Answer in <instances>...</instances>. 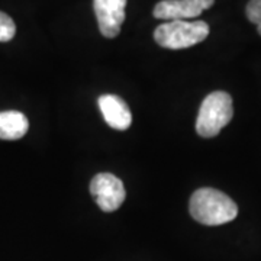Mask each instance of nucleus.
<instances>
[{
	"instance_id": "nucleus-1",
	"label": "nucleus",
	"mask_w": 261,
	"mask_h": 261,
	"mask_svg": "<svg viewBox=\"0 0 261 261\" xmlns=\"http://www.w3.org/2000/svg\"><path fill=\"white\" fill-rule=\"evenodd\" d=\"M189 209L193 219L207 226L228 224L238 215V206L232 199L211 187L196 190L190 197Z\"/></svg>"
},
{
	"instance_id": "nucleus-2",
	"label": "nucleus",
	"mask_w": 261,
	"mask_h": 261,
	"mask_svg": "<svg viewBox=\"0 0 261 261\" xmlns=\"http://www.w3.org/2000/svg\"><path fill=\"white\" fill-rule=\"evenodd\" d=\"M209 25L203 20H168L154 31V39L160 47L185 49L205 41Z\"/></svg>"
},
{
	"instance_id": "nucleus-3",
	"label": "nucleus",
	"mask_w": 261,
	"mask_h": 261,
	"mask_svg": "<svg viewBox=\"0 0 261 261\" xmlns=\"http://www.w3.org/2000/svg\"><path fill=\"white\" fill-rule=\"evenodd\" d=\"M232 115V97L226 92L207 94L197 113L196 132L203 138L216 137L231 122Z\"/></svg>"
},
{
	"instance_id": "nucleus-4",
	"label": "nucleus",
	"mask_w": 261,
	"mask_h": 261,
	"mask_svg": "<svg viewBox=\"0 0 261 261\" xmlns=\"http://www.w3.org/2000/svg\"><path fill=\"white\" fill-rule=\"evenodd\" d=\"M90 193L103 212H115L125 200V187L121 178L111 173L96 174L90 181Z\"/></svg>"
},
{
	"instance_id": "nucleus-5",
	"label": "nucleus",
	"mask_w": 261,
	"mask_h": 261,
	"mask_svg": "<svg viewBox=\"0 0 261 261\" xmlns=\"http://www.w3.org/2000/svg\"><path fill=\"white\" fill-rule=\"evenodd\" d=\"M215 0H163L154 8V18L164 20H187L197 18L212 8Z\"/></svg>"
},
{
	"instance_id": "nucleus-6",
	"label": "nucleus",
	"mask_w": 261,
	"mask_h": 261,
	"mask_svg": "<svg viewBox=\"0 0 261 261\" xmlns=\"http://www.w3.org/2000/svg\"><path fill=\"white\" fill-rule=\"evenodd\" d=\"M126 0H93V9L99 29L103 37L115 38L119 35L125 20Z\"/></svg>"
},
{
	"instance_id": "nucleus-7",
	"label": "nucleus",
	"mask_w": 261,
	"mask_h": 261,
	"mask_svg": "<svg viewBox=\"0 0 261 261\" xmlns=\"http://www.w3.org/2000/svg\"><path fill=\"white\" fill-rule=\"evenodd\" d=\"M99 108L106 123L118 130L128 129L132 123V115L126 102L116 94H103L99 97Z\"/></svg>"
},
{
	"instance_id": "nucleus-8",
	"label": "nucleus",
	"mask_w": 261,
	"mask_h": 261,
	"mask_svg": "<svg viewBox=\"0 0 261 261\" xmlns=\"http://www.w3.org/2000/svg\"><path fill=\"white\" fill-rule=\"evenodd\" d=\"M28 118L19 111L0 112V140L15 141L28 132Z\"/></svg>"
},
{
	"instance_id": "nucleus-9",
	"label": "nucleus",
	"mask_w": 261,
	"mask_h": 261,
	"mask_svg": "<svg viewBox=\"0 0 261 261\" xmlns=\"http://www.w3.org/2000/svg\"><path fill=\"white\" fill-rule=\"evenodd\" d=\"M16 34V27L9 15L0 12V42H8Z\"/></svg>"
},
{
	"instance_id": "nucleus-10",
	"label": "nucleus",
	"mask_w": 261,
	"mask_h": 261,
	"mask_svg": "<svg viewBox=\"0 0 261 261\" xmlns=\"http://www.w3.org/2000/svg\"><path fill=\"white\" fill-rule=\"evenodd\" d=\"M245 13L248 20L257 25V31L261 35V0H250Z\"/></svg>"
}]
</instances>
